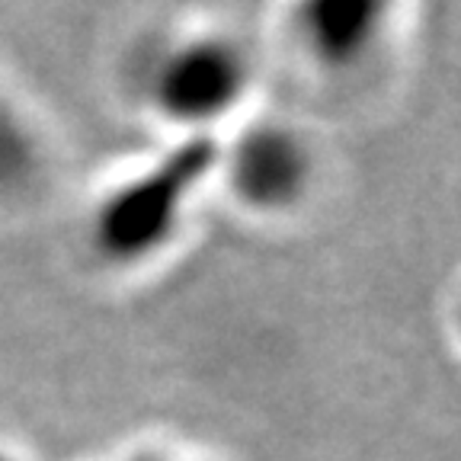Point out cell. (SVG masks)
<instances>
[{"label":"cell","mask_w":461,"mask_h":461,"mask_svg":"<svg viewBox=\"0 0 461 461\" xmlns=\"http://www.w3.org/2000/svg\"><path fill=\"white\" fill-rule=\"evenodd\" d=\"M51 180V144L36 113L0 80V212L26 209Z\"/></svg>","instance_id":"5b68a950"},{"label":"cell","mask_w":461,"mask_h":461,"mask_svg":"<svg viewBox=\"0 0 461 461\" xmlns=\"http://www.w3.org/2000/svg\"><path fill=\"white\" fill-rule=\"evenodd\" d=\"M122 84L160 141H218L253 113L263 55L230 23H160L125 55Z\"/></svg>","instance_id":"6da1fadb"},{"label":"cell","mask_w":461,"mask_h":461,"mask_svg":"<svg viewBox=\"0 0 461 461\" xmlns=\"http://www.w3.org/2000/svg\"><path fill=\"white\" fill-rule=\"evenodd\" d=\"M324 158L308 125L257 113L215 141V195L253 224L302 218L321 193Z\"/></svg>","instance_id":"3957f363"},{"label":"cell","mask_w":461,"mask_h":461,"mask_svg":"<svg viewBox=\"0 0 461 461\" xmlns=\"http://www.w3.org/2000/svg\"><path fill=\"white\" fill-rule=\"evenodd\" d=\"M215 195V141H160L100 183L80 244L106 276H144L180 253L205 199Z\"/></svg>","instance_id":"7a4b0ae2"},{"label":"cell","mask_w":461,"mask_h":461,"mask_svg":"<svg viewBox=\"0 0 461 461\" xmlns=\"http://www.w3.org/2000/svg\"><path fill=\"white\" fill-rule=\"evenodd\" d=\"M122 461H205V458H195V455H173V452H135Z\"/></svg>","instance_id":"8992f818"},{"label":"cell","mask_w":461,"mask_h":461,"mask_svg":"<svg viewBox=\"0 0 461 461\" xmlns=\"http://www.w3.org/2000/svg\"><path fill=\"white\" fill-rule=\"evenodd\" d=\"M397 42V7L378 0H304L285 10L282 45L321 84H356Z\"/></svg>","instance_id":"277c9868"},{"label":"cell","mask_w":461,"mask_h":461,"mask_svg":"<svg viewBox=\"0 0 461 461\" xmlns=\"http://www.w3.org/2000/svg\"><path fill=\"white\" fill-rule=\"evenodd\" d=\"M0 461H26V458H23L16 448H10V446H4V442H0Z\"/></svg>","instance_id":"52a82bcc"}]
</instances>
